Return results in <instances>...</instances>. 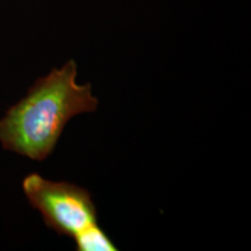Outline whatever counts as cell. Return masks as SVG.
<instances>
[{"mask_svg":"<svg viewBox=\"0 0 251 251\" xmlns=\"http://www.w3.org/2000/svg\"><path fill=\"white\" fill-rule=\"evenodd\" d=\"M98 105L91 84L77 83V65L71 59L39 78L27 96L7 109L0 119V142L9 151L45 161L68 122L81 113L94 112Z\"/></svg>","mask_w":251,"mask_h":251,"instance_id":"obj_1","label":"cell"},{"mask_svg":"<svg viewBox=\"0 0 251 251\" xmlns=\"http://www.w3.org/2000/svg\"><path fill=\"white\" fill-rule=\"evenodd\" d=\"M23 190L30 206L42 214L45 224L58 235L75 240L86 229L98 225L96 205L86 188L31 174L24 179Z\"/></svg>","mask_w":251,"mask_h":251,"instance_id":"obj_2","label":"cell"},{"mask_svg":"<svg viewBox=\"0 0 251 251\" xmlns=\"http://www.w3.org/2000/svg\"><path fill=\"white\" fill-rule=\"evenodd\" d=\"M78 251H115L118 248L108 235L99 227L93 226L75 238Z\"/></svg>","mask_w":251,"mask_h":251,"instance_id":"obj_3","label":"cell"}]
</instances>
